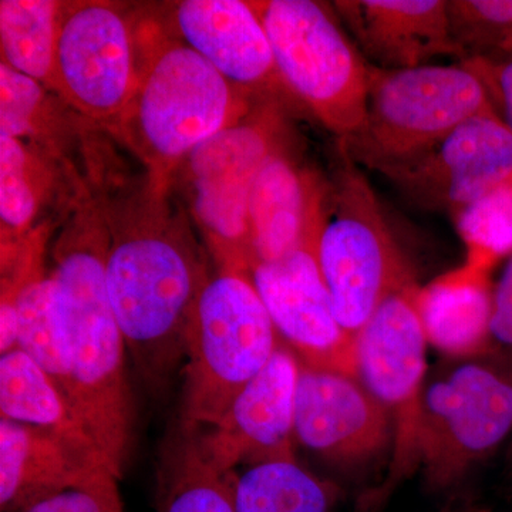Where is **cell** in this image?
<instances>
[{
	"mask_svg": "<svg viewBox=\"0 0 512 512\" xmlns=\"http://www.w3.org/2000/svg\"><path fill=\"white\" fill-rule=\"evenodd\" d=\"M481 356L424 386L419 468L430 490L458 483L512 431V366Z\"/></svg>",
	"mask_w": 512,
	"mask_h": 512,
	"instance_id": "cell-9",
	"label": "cell"
},
{
	"mask_svg": "<svg viewBox=\"0 0 512 512\" xmlns=\"http://www.w3.org/2000/svg\"><path fill=\"white\" fill-rule=\"evenodd\" d=\"M0 416L52 431L101 457L72 404L45 370L20 349L0 357Z\"/></svg>",
	"mask_w": 512,
	"mask_h": 512,
	"instance_id": "cell-21",
	"label": "cell"
},
{
	"mask_svg": "<svg viewBox=\"0 0 512 512\" xmlns=\"http://www.w3.org/2000/svg\"><path fill=\"white\" fill-rule=\"evenodd\" d=\"M427 343L453 357L484 355L493 340L490 271L467 264L440 275L414 295Z\"/></svg>",
	"mask_w": 512,
	"mask_h": 512,
	"instance_id": "cell-20",
	"label": "cell"
},
{
	"mask_svg": "<svg viewBox=\"0 0 512 512\" xmlns=\"http://www.w3.org/2000/svg\"><path fill=\"white\" fill-rule=\"evenodd\" d=\"M512 174V131L493 113L457 127L423 156L384 173L406 197L451 217Z\"/></svg>",
	"mask_w": 512,
	"mask_h": 512,
	"instance_id": "cell-14",
	"label": "cell"
},
{
	"mask_svg": "<svg viewBox=\"0 0 512 512\" xmlns=\"http://www.w3.org/2000/svg\"><path fill=\"white\" fill-rule=\"evenodd\" d=\"M467 264L490 271L512 255V174L454 215Z\"/></svg>",
	"mask_w": 512,
	"mask_h": 512,
	"instance_id": "cell-27",
	"label": "cell"
},
{
	"mask_svg": "<svg viewBox=\"0 0 512 512\" xmlns=\"http://www.w3.org/2000/svg\"><path fill=\"white\" fill-rule=\"evenodd\" d=\"M329 180L302 167L285 140L266 158L249 198L252 266L319 241Z\"/></svg>",
	"mask_w": 512,
	"mask_h": 512,
	"instance_id": "cell-17",
	"label": "cell"
},
{
	"mask_svg": "<svg viewBox=\"0 0 512 512\" xmlns=\"http://www.w3.org/2000/svg\"><path fill=\"white\" fill-rule=\"evenodd\" d=\"M197 433L178 424L168 440L158 471L157 512H237L239 476L205 460Z\"/></svg>",
	"mask_w": 512,
	"mask_h": 512,
	"instance_id": "cell-22",
	"label": "cell"
},
{
	"mask_svg": "<svg viewBox=\"0 0 512 512\" xmlns=\"http://www.w3.org/2000/svg\"><path fill=\"white\" fill-rule=\"evenodd\" d=\"M437 512H476L466 501H451Z\"/></svg>",
	"mask_w": 512,
	"mask_h": 512,
	"instance_id": "cell-32",
	"label": "cell"
},
{
	"mask_svg": "<svg viewBox=\"0 0 512 512\" xmlns=\"http://www.w3.org/2000/svg\"><path fill=\"white\" fill-rule=\"evenodd\" d=\"M493 340L512 348V255L500 281L494 286Z\"/></svg>",
	"mask_w": 512,
	"mask_h": 512,
	"instance_id": "cell-31",
	"label": "cell"
},
{
	"mask_svg": "<svg viewBox=\"0 0 512 512\" xmlns=\"http://www.w3.org/2000/svg\"><path fill=\"white\" fill-rule=\"evenodd\" d=\"M279 345L281 339L251 275L220 271L211 276L188 329L178 424L188 430L215 426Z\"/></svg>",
	"mask_w": 512,
	"mask_h": 512,
	"instance_id": "cell-5",
	"label": "cell"
},
{
	"mask_svg": "<svg viewBox=\"0 0 512 512\" xmlns=\"http://www.w3.org/2000/svg\"><path fill=\"white\" fill-rule=\"evenodd\" d=\"M109 244L103 207H77L53 248V308L72 373V407L107 467L123 477L134 444L136 406L127 343L106 285Z\"/></svg>",
	"mask_w": 512,
	"mask_h": 512,
	"instance_id": "cell-2",
	"label": "cell"
},
{
	"mask_svg": "<svg viewBox=\"0 0 512 512\" xmlns=\"http://www.w3.org/2000/svg\"><path fill=\"white\" fill-rule=\"evenodd\" d=\"M511 466H512V451H511Z\"/></svg>",
	"mask_w": 512,
	"mask_h": 512,
	"instance_id": "cell-34",
	"label": "cell"
},
{
	"mask_svg": "<svg viewBox=\"0 0 512 512\" xmlns=\"http://www.w3.org/2000/svg\"><path fill=\"white\" fill-rule=\"evenodd\" d=\"M249 3L293 100L338 140L355 134L367 116L369 62L343 32L338 15L312 0Z\"/></svg>",
	"mask_w": 512,
	"mask_h": 512,
	"instance_id": "cell-7",
	"label": "cell"
},
{
	"mask_svg": "<svg viewBox=\"0 0 512 512\" xmlns=\"http://www.w3.org/2000/svg\"><path fill=\"white\" fill-rule=\"evenodd\" d=\"M333 5L373 66L413 69L437 56L463 62L448 29L447 0H339Z\"/></svg>",
	"mask_w": 512,
	"mask_h": 512,
	"instance_id": "cell-18",
	"label": "cell"
},
{
	"mask_svg": "<svg viewBox=\"0 0 512 512\" xmlns=\"http://www.w3.org/2000/svg\"><path fill=\"white\" fill-rule=\"evenodd\" d=\"M295 437L325 460L349 466L386 451L393 421L357 376L301 363Z\"/></svg>",
	"mask_w": 512,
	"mask_h": 512,
	"instance_id": "cell-15",
	"label": "cell"
},
{
	"mask_svg": "<svg viewBox=\"0 0 512 512\" xmlns=\"http://www.w3.org/2000/svg\"><path fill=\"white\" fill-rule=\"evenodd\" d=\"M298 357L281 342L268 365L238 393L215 426L198 430L205 460L221 471L239 464L295 461Z\"/></svg>",
	"mask_w": 512,
	"mask_h": 512,
	"instance_id": "cell-13",
	"label": "cell"
},
{
	"mask_svg": "<svg viewBox=\"0 0 512 512\" xmlns=\"http://www.w3.org/2000/svg\"><path fill=\"white\" fill-rule=\"evenodd\" d=\"M495 110L481 77L466 63L389 70L369 63L363 126L338 147L357 165L384 174L416 160L457 127Z\"/></svg>",
	"mask_w": 512,
	"mask_h": 512,
	"instance_id": "cell-4",
	"label": "cell"
},
{
	"mask_svg": "<svg viewBox=\"0 0 512 512\" xmlns=\"http://www.w3.org/2000/svg\"><path fill=\"white\" fill-rule=\"evenodd\" d=\"M174 20L185 45L241 92L279 103L282 96L292 97L276 70L271 43L251 3L184 0L175 8Z\"/></svg>",
	"mask_w": 512,
	"mask_h": 512,
	"instance_id": "cell-16",
	"label": "cell"
},
{
	"mask_svg": "<svg viewBox=\"0 0 512 512\" xmlns=\"http://www.w3.org/2000/svg\"><path fill=\"white\" fill-rule=\"evenodd\" d=\"M133 35L109 2L64 3L52 92L86 119L109 128L133 96Z\"/></svg>",
	"mask_w": 512,
	"mask_h": 512,
	"instance_id": "cell-11",
	"label": "cell"
},
{
	"mask_svg": "<svg viewBox=\"0 0 512 512\" xmlns=\"http://www.w3.org/2000/svg\"><path fill=\"white\" fill-rule=\"evenodd\" d=\"M338 154L323 208L318 261L336 318L355 339L384 301L416 282L366 175L339 147Z\"/></svg>",
	"mask_w": 512,
	"mask_h": 512,
	"instance_id": "cell-6",
	"label": "cell"
},
{
	"mask_svg": "<svg viewBox=\"0 0 512 512\" xmlns=\"http://www.w3.org/2000/svg\"><path fill=\"white\" fill-rule=\"evenodd\" d=\"M53 158L25 141L0 134V220L2 258L19 252L20 238L29 234L52 191Z\"/></svg>",
	"mask_w": 512,
	"mask_h": 512,
	"instance_id": "cell-23",
	"label": "cell"
},
{
	"mask_svg": "<svg viewBox=\"0 0 512 512\" xmlns=\"http://www.w3.org/2000/svg\"><path fill=\"white\" fill-rule=\"evenodd\" d=\"M43 84L0 63V134L29 141L53 160L66 161L69 123Z\"/></svg>",
	"mask_w": 512,
	"mask_h": 512,
	"instance_id": "cell-25",
	"label": "cell"
},
{
	"mask_svg": "<svg viewBox=\"0 0 512 512\" xmlns=\"http://www.w3.org/2000/svg\"><path fill=\"white\" fill-rule=\"evenodd\" d=\"M104 468L109 467L99 454L74 446L52 431L0 419L2 512H26L83 487Z\"/></svg>",
	"mask_w": 512,
	"mask_h": 512,
	"instance_id": "cell-19",
	"label": "cell"
},
{
	"mask_svg": "<svg viewBox=\"0 0 512 512\" xmlns=\"http://www.w3.org/2000/svg\"><path fill=\"white\" fill-rule=\"evenodd\" d=\"M339 488L295 461L249 468L238 477L237 512H332Z\"/></svg>",
	"mask_w": 512,
	"mask_h": 512,
	"instance_id": "cell-26",
	"label": "cell"
},
{
	"mask_svg": "<svg viewBox=\"0 0 512 512\" xmlns=\"http://www.w3.org/2000/svg\"><path fill=\"white\" fill-rule=\"evenodd\" d=\"M500 53H512V33L511 36L508 37L507 42L504 43ZM500 53H497V55H500Z\"/></svg>",
	"mask_w": 512,
	"mask_h": 512,
	"instance_id": "cell-33",
	"label": "cell"
},
{
	"mask_svg": "<svg viewBox=\"0 0 512 512\" xmlns=\"http://www.w3.org/2000/svg\"><path fill=\"white\" fill-rule=\"evenodd\" d=\"M285 140L279 101H261L245 119L200 144L187 157L191 212L220 271L251 275L248 210L266 158Z\"/></svg>",
	"mask_w": 512,
	"mask_h": 512,
	"instance_id": "cell-8",
	"label": "cell"
},
{
	"mask_svg": "<svg viewBox=\"0 0 512 512\" xmlns=\"http://www.w3.org/2000/svg\"><path fill=\"white\" fill-rule=\"evenodd\" d=\"M165 200L167 192L147 183L143 194L103 208L111 308L138 375L156 396L185 359L192 315L211 279L200 245Z\"/></svg>",
	"mask_w": 512,
	"mask_h": 512,
	"instance_id": "cell-1",
	"label": "cell"
},
{
	"mask_svg": "<svg viewBox=\"0 0 512 512\" xmlns=\"http://www.w3.org/2000/svg\"><path fill=\"white\" fill-rule=\"evenodd\" d=\"M248 97L185 43H160L138 64L136 89L110 131L146 165L147 183L167 192L195 148L251 113Z\"/></svg>",
	"mask_w": 512,
	"mask_h": 512,
	"instance_id": "cell-3",
	"label": "cell"
},
{
	"mask_svg": "<svg viewBox=\"0 0 512 512\" xmlns=\"http://www.w3.org/2000/svg\"><path fill=\"white\" fill-rule=\"evenodd\" d=\"M447 18L463 62L497 55L512 33V0H447Z\"/></svg>",
	"mask_w": 512,
	"mask_h": 512,
	"instance_id": "cell-28",
	"label": "cell"
},
{
	"mask_svg": "<svg viewBox=\"0 0 512 512\" xmlns=\"http://www.w3.org/2000/svg\"><path fill=\"white\" fill-rule=\"evenodd\" d=\"M417 288L390 296L355 336L357 379L393 421L389 471L382 484L359 498V512L379 510L419 468L420 406L429 343L414 305Z\"/></svg>",
	"mask_w": 512,
	"mask_h": 512,
	"instance_id": "cell-10",
	"label": "cell"
},
{
	"mask_svg": "<svg viewBox=\"0 0 512 512\" xmlns=\"http://www.w3.org/2000/svg\"><path fill=\"white\" fill-rule=\"evenodd\" d=\"M64 3L55 0H2V63L52 92L57 39Z\"/></svg>",
	"mask_w": 512,
	"mask_h": 512,
	"instance_id": "cell-24",
	"label": "cell"
},
{
	"mask_svg": "<svg viewBox=\"0 0 512 512\" xmlns=\"http://www.w3.org/2000/svg\"><path fill=\"white\" fill-rule=\"evenodd\" d=\"M252 284L276 333L299 363L356 376L355 339L333 311L318 261V242L251 269Z\"/></svg>",
	"mask_w": 512,
	"mask_h": 512,
	"instance_id": "cell-12",
	"label": "cell"
},
{
	"mask_svg": "<svg viewBox=\"0 0 512 512\" xmlns=\"http://www.w3.org/2000/svg\"><path fill=\"white\" fill-rule=\"evenodd\" d=\"M483 80L498 116L512 131V53L464 60Z\"/></svg>",
	"mask_w": 512,
	"mask_h": 512,
	"instance_id": "cell-30",
	"label": "cell"
},
{
	"mask_svg": "<svg viewBox=\"0 0 512 512\" xmlns=\"http://www.w3.org/2000/svg\"><path fill=\"white\" fill-rule=\"evenodd\" d=\"M119 481L104 468L83 487L49 498L26 512H124Z\"/></svg>",
	"mask_w": 512,
	"mask_h": 512,
	"instance_id": "cell-29",
	"label": "cell"
}]
</instances>
